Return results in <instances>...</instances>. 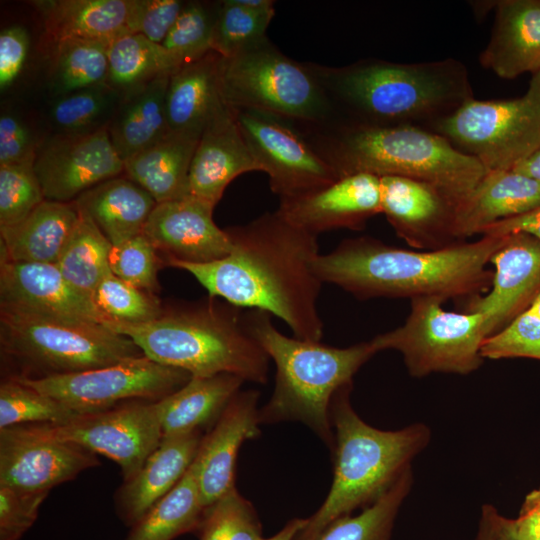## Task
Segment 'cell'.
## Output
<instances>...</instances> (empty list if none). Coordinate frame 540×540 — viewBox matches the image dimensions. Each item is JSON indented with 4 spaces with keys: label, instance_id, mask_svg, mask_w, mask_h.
I'll return each instance as SVG.
<instances>
[{
    "label": "cell",
    "instance_id": "obj_1",
    "mask_svg": "<svg viewBox=\"0 0 540 540\" xmlns=\"http://www.w3.org/2000/svg\"><path fill=\"white\" fill-rule=\"evenodd\" d=\"M230 253L207 263L167 260L190 273L208 292L244 309L261 310L284 321L294 337L320 341L318 312L322 282L313 269L318 236L288 222L277 211L226 229Z\"/></svg>",
    "mask_w": 540,
    "mask_h": 540
},
{
    "label": "cell",
    "instance_id": "obj_2",
    "mask_svg": "<svg viewBox=\"0 0 540 540\" xmlns=\"http://www.w3.org/2000/svg\"><path fill=\"white\" fill-rule=\"evenodd\" d=\"M506 236L484 235L436 250H407L369 236L343 240L319 254L313 269L358 299L438 297L467 299L490 288L487 264Z\"/></svg>",
    "mask_w": 540,
    "mask_h": 540
},
{
    "label": "cell",
    "instance_id": "obj_3",
    "mask_svg": "<svg viewBox=\"0 0 540 540\" xmlns=\"http://www.w3.org/2000/svg\"><path fill=\"white\" fill-rule=\"evenodd\" d=\"M339 118L430 129L474 98L466 66L454 58L416 63L381 59L347 66L309 64Z\"/></svg>",
    "mask_w": 540,
    "mask_h": 540
},
{
    "label": "cell",
    "instance_id": "obj_4",
    "mask_svg": "<svg viewBox=\"0 0 540 540\" xmlns=\"http://www.w3.org/2000/svg\"><path fill=\"white\" fill-rule=\"evenodd\" d=\"M303 136L338 173L401 176L434 184L459 203L486 173L474 157L442 135L411 125L337 120Z\"/></svg>",
    "mask_w": 540,
    "mask_h": 540
},
{
    "label": "cell",
    "instance_id": "obj_5",
    "mask_svg": "<svg viewBox=\"0 0 540 540\" xmlns=\"http://www.w3.org/2000/svg\"><path fill=\"white\" fill-rule=\"evenodd\" d=\"M352 385L340 388L330 404L334 431L330 490L293 540H316L335 520L375 503L431 440V430L424 423L399 430H381L366 423L351 404Z\"/></svg>",
    "mask_w": 540,
    "mask_h": 540
},
{
    "label": "cell",
    "instance_id": "obj_6",
    "mask_svg": "<svg viewBox=\"0 0 540 540\" xmlns=\"http://www.w3.org/2000/svg\"><path fill=\"white\" fill-rule=\"evenodd\" d=\"M226 301L183 309L141 324L111 322L154 362L192 377L229 373L258 384L267 381L269 357L253 336L246 311Z\"/></svg>",
    "mask_w": 540,
    "mask_h": 540
},
{
    "label": "cell",
    "instance_id": "obj_7",
    "mask_svg": "<svg viewBox=\"0 0 540 540\" xmlns=\"http://www.w3.org/2000/svg\"><path fill=\"white\" fill-rule=\"evenodd\" d=\"M271 316L261 310L246 311L253 336L276 367L272 396L259 409L260 423L301 422L333 449L332 398L353 383L354 375L377 351L371 340L338 348L288 337L273 325Z\"/></svg>",
    "mask_w": 540,
    "mask_h": 540
},
{
    "label": "cell",
    "instance_id": "obj_8",
    "mask_svg": "<svg viewBox=\"0 0 540 540\" xmlns=\"http://www.w3.org/2000/svg\"><path fill=\"white\" fill-rule=\"evenodd\" d=\"M220 78L224 101L234 109L262 112L304 129L338 120L310 65L287 57L267 37L232 57H221Z\"/></svg>",
    "mask_w": 540,
    "mask_h": 540
},
{
    "label": "cell",
    "instance_id": "obj_9",
    "mask_svg": "<svg viewBox=\"0 0 540 540\" xmlns=\"http://www.w3.org/2000/svg\"><path fill=\"white\" fill-rule=\"evenodd\" d=\"M0 345L6 356L40 377L116 364L143 356L111 329L1 306ZM38 377V378H40Z\"/></svg>",
    "mask_w": 540,
    "mask_h": 540
},
{
    "label": "cell",
    "instance_id": "obj_10",
    "mask_svg": "<svg viewBox=\"0 0 540 540\" xmlns=\"http://www.w3.org/2000/svg\"><path fill=\"white\" fill-rule=\"evenodd\" d=\"M443 302L438 297L412 299L406 321L371 340L376 351L401 353L413 377L432 373L468 375L479 369L484 361L481 347L489 337L485 317L446 311Z\"/></svg>",
    "mask_w": 540,
    "mask_h": 540
},
{
    "label": "cell",
    "instance_id": "obj_11",
    "mask_svg": "<svg viewBox=\"0 0 540 540\" xmlns=\"http://www.w3.org/2000/svg\"><path fill=\"white\" fill-rule=\"evenodd\" d=\"M429 130L476 158L486 171L511 169L540 147V71L532 74L521 97L473 98Z\"/></svg>",
    "mask_w": 540,
    "mask_h": 540
},
{
    "label": "cell",
    "instance_id": "obj_12",
    "mask_svg": "<svg viewBox=\"0 0 540 540\" xmlns=\"http://www.w3.org/2000/svg\"><path fill=\"white\" fill-rule=\"evenodd\" d=\"M191 375L146 356L80 372L40 378L14 376L78 414L110 409L130 400L158 401L184 386Z\"/></svg>",
    "mask_w": 540,
    "mask_h": 540
},
{
    "label": "cell",
    "instance_id": "obj_13",
    "mask_svg": "<svg viewBox=\"0 0 540 540\" xmlns=\"http://www.w3.org/2000/svg\"><path fill=\"white\" fill-rule=\"evenodd\" d=\"M40 434L86 448L115 461L123 481L133 478L162 438L158 401H129L79 414L62 424H31Z\"/></svg>",
    "mask_w": 540,
    "mask_h": 540
},
{
    "label": "cell",
    "instance_id": "obj_14",
    "mask_svg": "<svg viewBox=\"0 0 540 540\" xmlns=\"http://www.w3.org/2000/svg\"><path fill=\"white\" fill-rule=\"evenodd\" d=\"M235 111L241 133L279 199L314 191L340 178L285 121L254 110Z\"/></svg>",
    "mask_w": 540,
    "mask_h": 540
},
{
    "label": "cell",
    "instance_id": "obj_15",
    "mask_svg": "<svg viewBox=\"0 0 540 540\" xmlns=\"http://www.w3.org/2000/svg\"><path fill=\"white\" fill-rule=\"evenodd\" d=\"M99 465L94 452L44 436L31 424L0 429V485L49 492Z\"/></svg>",
    "mask_w": 540,
    "mask_h": 540
},
{
    "label": "cell",
    "instance_id": "obj_16",
    "mask_svg": "<svg viewBox=\"0 0 540 540\" xmlns=\"http://www.w3.org/2000/svg\"><path fill=\"white\" fill-rule=\"evenodd\" d=\"M45 200L66 203L124 171L106 127L48 143L34 161Z\"/></svg>",
    "mask_w": 540,
    "mask_h": 540
},
{
    "label": "cell",
    "instance_id": "obj_17",
    "mask_svg": "<svg viewBox=\"0 0 540 540\" xmlns=\"http://www.w3.org/2000/svg\"><path fill=\"white\" fill-rule=\"evenodd\" d=\"M381 213L410 246L436 250L456 241L454 222L459 202L426 181L381 176Z\"/></svg>",
    "mask_w": 540,
    "mask_h": 540
},
{
    "label": "cell",
    "instance_id": "obj_18",
    "mask_svg": "<svg viewBox=\"0 0 540 540\" xmlns=\"http://www.w3.org/2000/svg\"><path fill=\"white\" fill-rule=\"evenodd\" d=\"M492 256L495 267L486 295L464 299L462 311L485 317L489 336L506 327L540 295V240L527 233L505 235Z\"/></svg>",
    "mask_w": 540,
    "mask_h": 540
},
{
    "label": "cell",
    "instance_id": "obj_19",
    "mask_svg": "<svg viewBox=\"0 0 540 540\" xmlns=\"http://www.w3.org/2000/svg\"><path fill=\"white\" fill-rule=\"evenodd\" d=\"M0 300L1 306L64 320L107 328L113 322L56 264L1 261Z\"/></svg>",
    "mask_w": 540,
    "mask_h": 540
},
{
    "label": "cell",
    "instance_id": "obj_20",
    "mask_svg": "<svg viewBox=\"0 0 540 540\" xmlns=\"http://www.w3.org/2000/svg\"><path fill=\"white\" fill-rule=\"evenodd\" d=\"M276 211L317 236L335 229L361 230L370 218L381 213L380 177L369 173L341 176L322 188L280 199Z\"/></svg>",
    "mask_w": 540,
    "mask_h": 540
},
{
    "label": "cell",
    "instance_id": "obj_21",
    "mask_svg": "<svg viewBox=\"0 0 540 540\" xmlns=\"http://www.w3.org/2000/svg\"><path fill=\"white\" fill-rule=\"evenodd\" d=\"M214 206L197 197L157 203L143 230L168 260L207 263L227 256L232 241L213 219Z\"/></svg>",
    "mask_w": 540,
    "mask_h": 540
},
{
    "label": "cell",
    "instance_id": "obj_22",
    "mask_svg": "<svg viewBox=\"0 0 540 540\" xmlns=\"http://www.w3.org/2000/svg\"><path fill=\"white\" fill-rule=\"evenodd\" d=\"M257 390L239 391L202 437L193 461L204 508L235 488L237 456L242 444L260 434Z\"/></svg>",
    "mask_w": 540,
    "mask_h": 540
},
{
    "label": "cell",
    "instance_id": "obj_23",
    "mask_svg": "<svg viewBox=\"0 0 540 540\" xmlns=\"http://www.w3.org/2000/svg\"><path fill=\"white\" fill-rule=\"evenodd\" d=\"M261 171L227 103L204 128L189 170V195L214 207L239 175Z\"/></svg>",
    "mask_w": 540,
    "mask_h": 540
},
{
    "label": "cell",
    "instance_id": "obj_24",
    "mask_svg": "<svg viewBox=\"0 0 540 540\" xmlns=\"http://www.w3.org/2000/svg\"><path fill=\"white\" fill-rule=\"evenodd\" d=\"M201 431L162 438L138 473L123 481L114 494L115 512L128 527L133 526L182 479L193 463Z\"/></svg>",
    "mask_w": 540,
    "mask_h": 540
},
{
    "label": "cell",
    "instance_id": "obj_25",
    "mask_svg": "<svg viewBox=\"0 0 540 540\" xmlns=\"http://www.w3.org/2000/svg\"><path fill=\"white\" fill-rule=\"evenodd\" d=\"M482 67L503 79L540 71V0H500Z\"/></svg>",
    "mask_w": 540,
    "mask_h": 540
},
{
    "label": "cell",
    "instance_id": "obj_26",
    "mask_svg": "<svg viewBox=\"0 0 540 540\" xmlns=\"http://www.w3.org/2000/svg\"><path fill=\"white\" fill-rule=\"evenodd\" d=\"M540 206V183L511 169L486 171L476 187L457 206V242L481 234L486 227Z\"/></svg>",
    "mask_w": 540,
    "mask_h": 540
},
{
    "label": "cell",
    "instance_id": "obj_27",
    "mask_svg": "<svg viewBox=\"0 0 540 540\" xmlns=\"http://www.w3.org/2000/svg\"><path fill=\"white\" fill-rule=\"evenodd\" d=\"M220 67L221 56L211 51L170 76L166 93L170 132L201 136L208 122L226 104Z\"/></svg>",
    "mask_w": 540,
    "mask_h": 540
},
{
    "label": "cell",
    "instance_id": "obj_28",
    "mask_svg": "<svg viewBox=\"0 0 540 540\" xmlns=\"http://www.w3.org/2000/svg\"><path fill=\"white\" fill-rule=\"evenodd\" d=\"M78 217L76 205L44 200L18 224L0 228L1 261L56 264Z\"/></svg>",
    "mask_w": 540,
    "mask_h": 540
},
{
    "label": "cell",
    "instance_id": "obj_29",
    "mask_svg": "<svg viewBox=\"0 0 540 540\" xmlns=\"http://www.w3.org/2000/svg\"><path fill=\"white\" fill-rule=\"evenodd\" d=\"M200 136L168 132L124 160V172L156 203L189 195V170Z\"/></svg>",
    "mask_w": 540,
    "mask_h": 540
},
{
    "label": "cell",
    "instance_id": "obj_30",
    "mask_svg": "<svg viewBox=\"0 0 540 540\" xmlns=\"http://www.w3.org/2000/svg\"><path fill=\"white\" fill-rule=\"evenodd\" d=\"M156 204L138 184L116 177L94 186L75 201L77 208L93 220L112 246L143 233Z\"/></svg>",
    "mask_w": 540,
    "mask_h": 540
},
{
    "label": "cell",
    "instance_id": "obj_31",
    "mask_svg": "<svg viewBox=\"0 0 540 540\" xmlns=\"http://www.w3.org/2000/svg\"><path fill=\"white\" fill-rule=\"evenodd\" d=\"M243 382L229 373L191 377L180 389L158 400L163 438L212 428Z\"/></svg>",
    "mask_w": 540,
    "mask_h": 540
},
{
    "label": "cell",
    "instance_id": "obj_32",
    "mask_svg": "<svg viewBox=\"0 0 540 540\" xmlns=\"http://www.w3.org/2000/svg\"><path fill=\"white\" fill-rule=\"evenodd\" d=\"M33 3L47 32L57 42L73 38L110 42L128 32L129 0H42Z\"/></svg>",
    "mask_w": 540,
    "mask_h": 540
},
{
    "label": "cell",
    "instance_id": "obj_33",
    "mask_svg": "<svg viewBox=\"0 0 540 540\" xmlns=\"http://www.w3.org/2000/svg\"><path fill=\"white\" fill-rule=\"evenodd\" d=\"M170 76H157L127 95L109 129L111 141L123 161L170 132L166 118Z\"/></svg>",
    "mask_w": 540,
    "mask_h": 540
},
{
    "label": "cell",
    "instance_id": "obj_34",
    "mask_svg": "<svg viewBox=\"0 0 540 540\" xmlns=\"http://www.w3.org/2000/svg\"><path fill=\"white\" fill-rule=\"evenodd\" d=\"M204 510L192 463L178 484L130 527L124 540H173L196 532Z\"/></svg>",
    "mask_w": 540,
    "mask_h": 540
},
{
    "label": "cell",
    "instance_id": "obj_35",
    "mask_svg": "<svg viewBox=\"0 0 540 540\" xmlns=\"http://www.w3.org/2000/svg\"><path fill=\"white\" fill-rule=\"evenodd\" d=\"M107 56V84L126 95L157 76L177 71L163 46L141 34H119L108 43Z\"/></svg>",
    "mask_w": 540,
    "mask_h": 540
},
{
    "label": "cell",
    "instance_id": "obj_36",
    "mask_svg": "<svg viewBox=\"0 0 540 540\" xmlns=\"http://www.w3.org/2000/svg\"><path fill=\"white\" fill-rule=\"evenodd\" d=\"M77 209L78 221L56 266L75 288L93 298L100 282L111 273L112 245L93 220Z\"/></svg>",
    "mask_w": 540,
    "mask_h": 540
},
{
    "label": "cell",
    "instance_id": "obj_37",
    "mask_svg": "<svg viewBox=\"0 0 540 540\" xmlns=\"http://www.w3.org/2000/svg\"><path fill=\"white\" fill-rule=\"evenodd\" d=\"M412 483L410 468L375 503L358 515L335 520L316 540H389L395 518Z\"/></svg>",
    "mask_w": 540,
    "mask_h": 540
},
{
    "label": "cell",
    "instance_id": "obj_38",
    "mask_svg": "<svg viewBox=\"0 0 540 540\" xmlns=\"http://www.w3.org/2000/svg\"><path fill=\"white\" fill-rule=\"evenodd\" d=\"M108 43L91 39L57 42L53 87L57 95L107 84Z\"/></svg>",
    "mask_w": 540,
    "mask_h": 540
},
{
    "label": "cell",
    "instance_id": "obj_39",
    "mask_svg": "<svg viewBox=\"0 0 540 540\" xmlns=\"http://www.w3.org/2000/svg\"><path fill=\"white\" fill-rule=\"evenodd\" d=\"M275 9L252 8L241 0L222 1L218 8L212 51L229 58L265 39Z\"/></svg>",
    "mask_w": 540,
    "mask_h": 540
},
{
    "label": "cell",
    "instance_id": "obj_40",
    "mask_svg": "<svg viewBox=\"0 0 540 540\" xmlns=\"http://www.w3.org/2000/svg\"><path fill=\"white\" fill-rule=\"evenodd\" d=\"M78 413L12 377L0 385V429L24 424H62Z\"/></svg>",
    "mask_w": 540,
    "mask_h": 540
},
{
    "label": "cell",
    "instance_id": "obj_41",
    "mask_svg": "<svg viewBox=\"0 0 540 540\" xmlns=\"http://www.w3.org/2000/svg\"><path fill=\"white\" fill-rule=\"evenodd\" d=\"M199 540H264L252 503L233 488L205 508L196 530Z\"/></svg>",
    "mask_w": 540,
    "mask_h": 540
},
{
    "label": "cell",
    "instance_id": "obj_42",
    "mask_svg": "<svg viewBox=\"0 0 540 540\" xmlns=\"http://www.w3.org/2000/svg\"><path fill=\"white\" fill-rule=\"evenodd\" d=\"M218 8L212 11L200 2L184 5L161 44L177 70L212 51Z\"/></svg>",
    "mask_w": 540,
    "mask_h": 540
},
{
    "label": "cell",
    "instance_id": "obj_43",
    "mask_svg": "<svg viewBox=\"0 0 540 540\" xmlns=\"http://www.w3.org/2000/svg\"><path fill=\"white\" fill-rule=\"evenodd\" d=\"M93 300L113 322L141 324L159 318V303L129 283L109 273L98 285Z\"/></svg>",
    "mask_w": 540,
    "mask_h": 540
},
{
    "label": "cell",
    "instance_id": "obj_44",
    "mask_svg": "<svg viewBox=\"0 0 540 540\" xmlns=\"http://www.w3.org/2000/svg\"><path fill=\"white\" fill-rule=\"evenodd\" d=\"M481 356L540 360V295L506 327L485 339Z\"/></svg>",
    "mask_w": 540,
    "mask_h": 540
},
{
    "label": "cell",
    "instance_id": "obj_45",
    "mask_svg": "<svg viewBox=\"0 0 540 540\" xmlns=\"http://www.w3.org/2000/svg\"><path fill=\"white\" fill-rule=\"evenodd\" d=\"M44 200L34 162L0 166V228L18 224Z\"/></svg>",
    "mask_w": 540,
    "mask_h": 540
},
{
    "label": "cell",
    "instance_id": "obj_46",
    "mask_svg": "<svg viewBox=\"0 0 540 540\" xmlns=\"http://www.w3.org/2000/svg\"><path fill=\"white\" fill-rule=\"evenodd\" d=\"M116 96L108 84L59 96L51 106V120L60 129L81 133L105 116Z\"/></svg>",
    "mask_w": 540,
    "mask_h": 540
},
{
    "label": "cell",
    "instance_id": "obj_47",
    "mask_svg": "<svg viewBox=\"0 0 540 540\" xmlns=\"http://www.w3.org/2000/svg\"><path fill=\"white\" fill-rule=\"evenodd\" d=\"M156 249L141 233L121 244L112 246L109 265L111 272L121 280L144 291L157 286L159 259Z\"/></svg>",
    "mask_w": 540,
    "mask_h": 540
},
{
    "label": "cell",
    "instance_id": "obj_48",
    "mask_svg": "<svg viewBox=\"0 0 540 540\" xmlns=\"http://www.w3.org/2000/svg\"><path fill=\"white\" fill-rule=\"evenodd\" d=\"M184 5L178 0H129L126 28L162 44Z\"/></svg>",
    "mask_w": 540,
    "mask_h": 540
},
{
    "label": "cell",
    "instance_id": "obj_49",
    "mask_svg": "<svg viewBox=\"0 0 540 540\" xmlns=\"http://www.w3.org/2000/svg\"><path fill=\"white\" fill-rule=\"evenodd\" d=\"M48 494L0 485V540H20L36 521Z\"/></svg>",
    "mask_w": 540,
    "mask_h": 540
},
{
    "label": "cell",
    "instance_id": "obj_50",
    "mask_svg": "<svg viewBox=\"0 0 540 540\" xmlns=\"http://www.w3.org/2000/svg\"><path fill=\"white\" fill-rule=\"evenodd\" d=\"M35 143L27 125L13 114L0 117V166L34 162Z\"/></svg>",
    "mask_w": 540,
    "mask_h": 540
},
{
    "label": "cell",
    "instance_id": "obj_51",
    "mask_svg": "<svg viewBox=\"0 0 540 540\" xmlns=\"http://www.w3.org/2000/svg\"><path fill=\"white\" fill-rule=\"evenodd\" d=\"M29 48V36L22 26H10L0 33V89L9 88L20 75Z\"/></svg>",
    "mask_w": 540,
    "mask_h": 540
},
{
    "label": "cell",
    "instance_id": "obj_52",
    "mask_svg": "<svg viewBox=\"0 0 540 540\" xmlns=\"http://www.w3.org/2000/svg\"><path fill=\"white\" fill-rule=\"evenodd\" d=\"M527 233L540 240V206L519 216L498 221L481 232V235L504 236Z\"/></svg>",
    "mask_w": 540,
    "mask_h": 540
},
{
    "label": "cell",
    "instance_id": "obj_53",
    "mask_svg": "<svg viewBox=\"0 0 540 540\" xmlns=\"http://www.w3.org/2000/svg\"><path fill=\"white\" fill-rule=\"evenodd\" d=\"M513 520L525 540H540V486L525 496L519 516Z\"/></svg>",
    "mask_w": 540,
    "mask_h": 540
},
{
    "label": "cell",
    "instance_id": "obj_54",
    "mask_svg": "<svg viewBox=\"0 0 540 540\" xmlns=\"http://www.w3.org/2000/svg\"><path fill=\"white\" fill-rule=\"evenodd\" d=\"M493 540H525L517 531L514 520L506 518L491 506Z\"/></svg>",
    "mask_w": 540,
    "mask_h": 540
},
{
    "label": "cell",
    "instance_id": "obj_55",
    "mask_svg": "<svg viewBox=\"0 0 540 540\" xmlns=\"http://www.w3.org/2000/svg\"><path fill=\"white\" fill-rule=\"evenodd\" d=\"M511 170L530 177L540 183V147L528 157L516 163Z\"/></svg>",
    "mask_w": 540,
    "mask_h": 540
},
{
    "label": "cell",
    "instance_id": "obj_56",
    "mask_svg": "<svg viewBox=\"0 0 540 540\" xmlns=\"http://www.w3.org/2000/svg\"><path fill=\"white\" fill-rule=\"evenodd\" d=\"M307 519L294 518L275 535L264 540H293L298 532L305 526Z\"/></svg>",
    "mask_w": 540,
    "mask_h": 540
},
{
    "label": "cell",
    "instance_id": "obj_57",
    "mask_svg": "<svg viewBox=\"0 0 540 540\" xmlns=\"http://www.w3.org/2000/svg\"><path fill=\"white\" fill-rule=\"evenodd\" d=\"M491 506L490 504H485L482 507L479 529L475 540H493Z\"/></svg>",
    "mask_w": 540,
    "mask_h": 540
}]
</instances>
